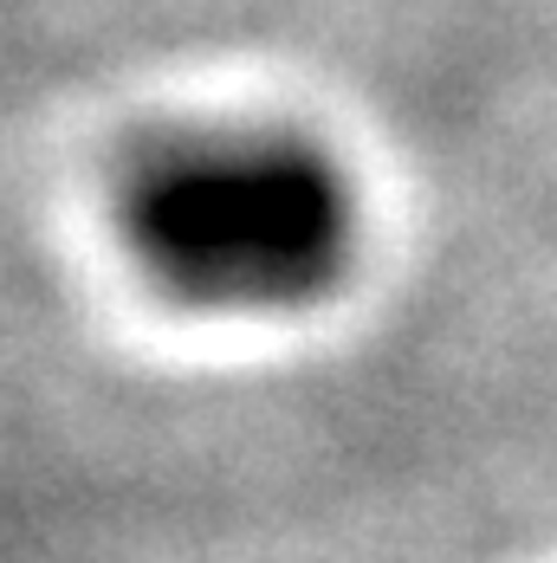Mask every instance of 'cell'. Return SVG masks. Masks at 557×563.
<instances>
[{"mask_svg":"<svg viewBox=\"0 0 557 563\" xmlns=\"http://www.w3.org/2000/svg\"><path fill=\"white\" fill-rule=\"evenodd\" d=\"M163 260L215 291H292L337 246V201L305 163H201L143 201Z\"/></svg>","mask_w":557,"mask_h":563,"instance_id":"6da1fadb","label":"cell"}]
</instances>
